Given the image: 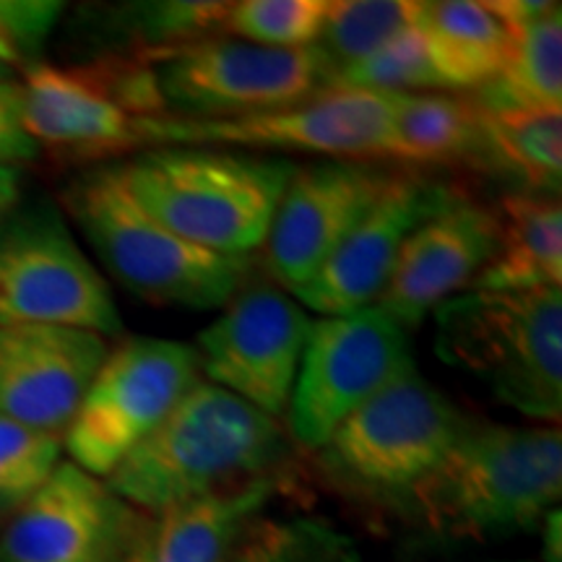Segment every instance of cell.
<instances>
[{
	"label": "cell",
	"instance_id": "obj_33",
	"mask_svg": "<svg viewBox=\"0 0 562 562\" xmlns=\"http://www.w3.org/2000/svg\"><path fill=\"white\" fill-rule=\"evenodd\" d=\"M24 172L21 167H0V216L9 214L16 203L24 199L21 186H24Z\"/></svg>",
	"mask_w": 562,
	"mask_h": 562
},
{
	"label": "cell",
	"instance_id": "obj_12",
	"mask_svg": "<svg viewBox=\"0 0 562 562\" xmlns=\"http://www.w3.org/2000/svg\"><path fill=\"white\" fill-rule=\"evenodd\" d=\"M417 368L406 328L378 305L311 323L286 406V435L321 451L349 414Z\"/></svg>",
	"mask_w": 562,
	"mask_h": 562
},
{
	"label": "cell",
	"instance_id": "obj_31",
	"mask_svg": "<svg viewBox=\"0 0 562 562\" xmlns=\"http://www.w3.org/2000/svg\"><path fill=\"white\" fill-rule=\"evenodd\" d=\"M66 5L37 0H0V34L13 47L21 68L40 63V53L50 37Z\"/></svg>",
	"mask_w": 562,
	"mask_h": 562
},
{
	"label": "cell",
	"instance_id": "obj_1",
	"mask_svg": "<svg viewBox=\"0 0 562 562\" xmlns=\"http://www.w3.org/2000/svg\"><path fill=\"white\" fill-rule=\"evenodd\" d=\"M560 495V425L469 422L451 451L406 497L435 537L492 542L537 529Z\"/></svg>",
	"mask_w": 562,
	"mask_h": 562
},
{
	"label": "cell",
	"instance_id": "obj_11",
	"mask_svg": "<svg viewBox=\"0 0 562 562\" xmlns=\"http://www.w3.org/2000/svg\"><path fill=\"white\" fill-rule=\"evenodd\" d=\"M165 115L227 121L305 102L328 89V68L315 47L273 50L214 34L151 63Z\"/></svg>",
	"mask_w": 562,
	"mask_h": 562
},
{
	"label": "cell",
	"instance_id": "obj_25",
	"mask_svg": "<svg viewBox=\"0 0 562 562\" xmlns=\"http://www.w3.org/2000/svg\"><path fill=\"white\" fill-rule=\"evenodd\" d=\"M482 151L516 175L529 193L560 195L562 110H482Z\"/></svg>",
	"mask_w": 562,
	"mask_h": 562
},
{
	"label": "cell",
	"instance_id": "obj_29",
	"mask_svg": "<svg viewBox=\"0 0 562 562\" xmlns=\"http://www.w3.org/2000/svg\"><path fill=\"white\" fill-rule=\"evenodd\" d=\"M328 13V0H237L227 5L222 34L273 50L313 47Z\"/></svg>",
	"mask_w": 562,
	"mask_h": 562
},
{
	"label": "cell",
	"instance_id": "obj_4",
	"mask_svg": "<svg viewBox=\"0 0 562 562\" xmlns=\"http://www.w3.org/2000/svg\"><path fill=\"white\" fill-rule=\"evenodd\" d=\"M58 206L104 271L149 305L222 311L252 273V256L203 250L154 220L125 188L117 161L76 175Z\"/></svg>",
	"mask_w": 562,
	"mask_h": 562
},
{
	"label": "cell",
	"instance_id": "obj_28",
	"mask_svg": "<svg viewBox=\"0 0 562 562\" xmlns=\"http://www.w3.org/2000/svg\"><path fill=\"white\" fill-rule=\"evenodd\" d=\"M331 89H364L381 94H422V91H451L435 66L430 45L417 26L385 42L381 50L344 68Z\"/></svg>",
	"mask_w": 562,
	"mask_h": 562
},
{
	"label": "cell",
	"instance_id": "obj_30",
	"mask_svg": "<svg viewBox=\"0 0 562 562\" xmlns=\"http://www.w3.org/2000/svg\"><path fill=\"white\" fill-rule=\"evenodd\" d=\"M63 461V438L0 417V516H11Z\"/></svg>",
	"mask_w": 562,
	"mask_h": 562
},
{
	"label": "cell",
	"instance_id": "obj_6",
	"mask_svg": "<svg viewBox=\"0 0 562 562\" xmlns=\"http://www.w3.org/2000/svg\"><path fill=\"white\" fill-rule=\"evenodd\" d=\"M0 326H63L115 339L123 315L110 281L50 199L0 216Z\"/></svg>",
	"mask_w": 562,
	"mask_h": 562
},
{
	"label": "cell",
	"instance_id": "obj_26",
	"mask_svg": "<svg viewBox=\"0 0 562 562\" xmlns=\"http://www.w3.org/2000/svg\"><path fill=\"white\" fill-rule=\"evenodd\" d=\"M414 16L417 0H328L326 21L313 45L328 68V89L344 68L412 30Z\"/></svg>",
	"mask_w": 562,
	"mask_h": 562
},
{
	"label": "cell",
	"instance_id": "obj_9",
	"mask_svg": "<svg viewBox=\"0 0 562 562\" xmlns=\"http://www.w3.org/2000/svg\"><path fill=\"white\" fill-rule=\"evenodd\" d=\"M398 94L326 89L290 108L227 121H140V149L149 146H224L256 154H311L323 159H389L391 121Z\"/></svg>",
	"mask_w": 562,
	"mask_h": 562
},
{
	"label": "cell",
	"instance_id": "obj_7",
	"mask_svg": "<svg viewBox=\"0 0 562 562\" xmlns=\"http://www.w3.org/2000/svg\"><path fill=\"white\" fill-rule=\"evenodd\" d=\"M24 128L40 151L97 161L140 151V121L165 115L146 60L97 58L83 66L34 63L24 70Z\"/></svg>",
	"mask_w": 562,
	"mask_h": 562
},
{
	"label": "cell",
	"instance_id": "obj_8",
	"mask_svg": "<svg viewBox=\"0 0 562 562\" xmlns=\"http://www.w3.org/2000/svg\"><path fill=\"white\" fill-rule=\"evenodd\" d=\"M199 381V351L191 344L128 336L91 378L63 432V451L87 474L108 480Z\"/></svg>",
	"mask_w": 562,
	"mask_h": 562
},
{
	"label": "cell",
	"instance_id": "obj_19",
	"mask_svg": "<svg viewBox=\"0 0 562 562\" xmlns=\"http://www.w3.org/2000/svg\"><path fill=\"white\" fill-rule=\"evenodd\" d=\"M281 484L263 476L146 513L123 562H227Z\"/></svg>",
	"mask_w": 562,
	"mask_h": 562
},
{
	"label": "cell",
	"instance_id": "obj_20",
	"mask_svg": "<svg viewBox=\"0 0 562 562\" xmlns=\"http://www.w3.org/2000/svg\"><path fill=\"white\" fill-rule=\"evenodd\" d=\"M497 250L469 292L562 290V203L558 193H508L497 201Z\"/></svg>",
	"mask_w": 562,
	"mask_h": 562
},
{
	"label": "cell",
	"instance_id": "obj_16",
	"mask_svg": "<svg viewBox=\"0 0 562 562\" xmlns=\"http://www.w3.org/2000/svg\"><path fill=\"white\" fill-rule=\"evenodd\" d=\"M459 188L419 170H393L375 203L344 237L334 256L305 286L292 292L305 311L344 315L372 307L389 284L398 250L427 216L446 206Z\"/></svg>",
	"mask_w": 562,
	"mask_h": 562
},
{
	"label": "cell",
	"instance_id": "obj_18",
	"mask_svg": "<svg viewBox=\"0 0 562 562\" xmlns=\"http://www.w3.org/2000/svg\"><path fill=\"white\" fill-rule=\"evenodd\" d=\"M108 351L79 328L0 326V417L63 438Z\"/></svg>",
	"mask_w": 562,
	"mask_h": 562
},
{
	"label": "cell",
	"instance_id": "obj_22",
	"mask_svg": "<svg viewBox=\"0 0 562 562\" xmlns=\"http://www.w3.org/2000/svg\"><path fill=\"white\" fill-rule=\"evenodd\" d=\"M227 5L206 3V0H146V3L138 0V3L94 9L97 40L102 42L97 58L151 63L182 45L222 34Z\"/></svg>",
	"mask_w": 562,
	"mask_h": 562
},
{
	"label": "cell",
	"instance_id": "obj_24",
	"mask_svg": "<svg viewBox=\"0 0 562 562\" xmlns=\"http://www.w3.org/2000/svg\"><path fill=\"white\" fill-rule=\"evenodd\" d=\"M482 151V110L472 94L422 91L398 94L391 121L389 159L442 165Z\"/></svg>",
	"mask_w": 562,
	"mask_h": 562
},
{
	"label": "cell",
	"instance_id": "obj_13",
	"mask_svg": "<svg viewBox=\"0 0 562 562\" xmlns=\"http://www.w3.org/2000/svg\"><path fill=\"white\" fill-rule=\"evenodd\" d=\"M307 311L273 281H245L195 341L201 378L279 419L290 406L307 334Z\"/></svg>",
	"mask_w": 562,
	"mask_h": 562
},
{
	"label": "cell",
	"instance_id": "obj_21",
	"mask_svg": "<svg viewBox=\"0 0 562 562\" xmlns=\"http://www.w3.org/2000/svg\"><path fill=\"white\" fill-rule=\"evenodd\" d=\"M414 26L425 34L451 91L480 89L495 79L513 42V30L501 13L476 0H417Z\"/></svg>",
	"mask_w": 562,
	"mask_h": 562
},
{
	"label": "cell",
	"instance_id": "obj_27",
	"mask_svg": "<svg viewBox=\"0 0 562 562\" xmlns=\"http://www.w3.org/2000/svg\"><path fill=\"white\" fill-rule=\"evenodd\" d=\"M227 562H362L355 539L315 516L258 518Z\"/></svg>",
	"mask_w": 562,
	"mask_h": 562
},
{
	"label": "cell",
	"instance_id": "obj_5",
	"mask_svg": "<svg viewBox=\"0 0 562 562\" xmlns=\"http://www.w3.org/2000/svg\"><path fill=\"white\" fill-rule=\"evenodd\" d=\"M435 355L524 417L560 425L562 290L463 292L432 311Z\"/></svg>",
	"mask_w": 562,
	"mask_h": 562
},
{
	"label": "cell",
	"instance_id": "obj_15",
	"mask_svg": "<svg viewBox=\"0 0 562 562\" xmlns=\"http://www.w3.org/2000/svg\"><path fill=\"white\" fill-rule=\"evenodd\" d=\"M144 516L100 476L60 461L5 521L0 562H123Z\"/></svg>",
	"mask_w": 562,
	"mask_h": 562
},
{
	"label": "cell",
	"instance_id": "obj_2",
	"mask_svg": "<svg viewBox=\"0 0 562 562\" xmlns=\"http://www.w3.org/2000/svg\"><path fill=\"white\" fill-rule=\"evenodd\" d=\"M284 461L281 422L201 378L104 482L131 508L159 513L211 492L281 476Z\"/></svg>",
	"mask_w": 562,
	"mask_h": 562
},
{
	"label": "cell",
	"instance_id": "obj_35",
	"mask_svg": "<svg viewBox=\"0 0 562 562\" xmlns=\"http://www.w3.org/2000/svg\"><path fill=\"white\" fill-rule=\"evenodd\" d=\"M16 68H21V60L16 58V53H13V47L5 42L3 34H0V81L3 79H11V74ZM24 70V68H21Z\"/></svg>",
	"mask_w": 562,
	"mask_h": 562
},
{
	"label": "cell",
	"instance_id": "obj_32",
	"mask_svg": "<svg viewBox=\"0 0 562 562\" xmlns=\"http://www.w3.org/2000/svg\"><path fill=\"white\" fill-rule=\"evenodd\" d=\"M24 104L21 83L13 79L0 81V167H21L40 157L37 144L24 128Z\"/></svg>",
	"mask_w": 562,
	"mask_h": 562
},
{
	"label": "cell",
	"instance_id": "obj_14",
	"mask_svg": "<svg viewBox=\"0 0 562 562\" xmlns=\"http://www.w3.org/2000/svg\"><path fill=\"white\" fill-rule=\"evenodd\" d=\"M393 167L318 159L294 167L261 250V266L284 292L305 286L355 229L391 180Z\"/></svg>",
	"mask_w": 562,
	"mask_h": 562
},
{
	"label": "cell",
	"instance_id": "obj_10",
	"mask_svg": "<svg viewBox=\"0 0 562 562\" xmlns=\"http://www.w3.org/2000/svg\"><path fill=\"white\" fill-rule=\"evenodd\" d=\"M467 427L451 398L414 368L349 414L321 448V461L355 490L409 495Z\"/></svg>",
	"mask_w": 562,
	"mask_h": 562
},
{
	"label": "cell",
	"instance_id": "obj_34",
	"mask_svg": "<svg viewBox=\"0 0 562 562\" xmlns=\"http://www.w3.org/2000/svg\"><path fill=\"white\" fill-rule=\"evenodd\" d=\"M544 562H560V510L544 516Z\"/></svg>",
	"mask_w": 562,
	"mask_h": 562
},
{
	"label": "cell",
	"instance_id": "obj_17",
	"mask_svg": "<svg viewBox=\"0 0 562 562\" xmlns=\"http://www.w3.org/2000/svg\"><path fill=\"white\" fill-rule=\"evenodd\" d=\"M495 250V209L459 191L406 237L375 305L404 328L419 326L435 307L469 290Z\"/></svg>",
	"mask_w": 562,
	"mask_h": 562
},
{
	"label": "cell",
	"instance_id": "obj_36",
	"mask_svg": "<svg viewBox=\"0 0 562 562\" xmlns=\"http://www.w3.org/2000/svg\"><path fill=\"white\" fill-rule=\"evenodd\" d=\"M495 562H531V560H495Z\"/></svg>",
	"mask_w": 562,
	"mask_h": 562
},
{
	"label": "cell",
	"instance_id": "obj_23",
	"mask_svg": "<svg viewBox=\"0 0 562 562\" xmlns=\"http://www.w3.org/2000/svg\"><path fill=\"white\" fill-rule=\"evenodd\" d=\"M510 30L508 58L495 79L474 89V102L487 112L562 110L560 3H554L542 16L513 24Z\"/></svg>",
	"mask_w": 562,
	"mask_h": 562
},
{
	"label": "cell",
	"instance_id": "obj_3",
	"mask_svg": "<svg viewBox=\"0 0 562 562\" xmlns=\"http://www.w3.org/2000/svg\"><path fill=\"white\" fill-rule=\"evenodd\" d=\"M117 167L133 199L186 243L252 256L297 161L224 146H149Z\"/></svg>",
	"mask_w": 562,
	"mask_h": 562
}]
</instances>
